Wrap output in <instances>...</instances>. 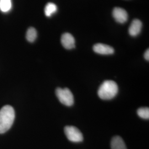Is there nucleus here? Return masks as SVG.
Returning <instances> with one entry per match:
<instances>
[{
  "label": "nucleus",
  "instance_id": "obj_1",
  "mask_svg": "<svg viewBox=\"0 0 149 149\" xmlns=\"http://www.w3.org/2000/svg\"><path fill=\"white\" fill-rule=\"evenodd\" d=\"M15 118L13 108L7 105L0 110V134L7 132L12 126Z\"/></svg>",
  "mask_w": 149,
  "mask_h": 149
},
{
  "label": "nucleus",
  "instance_id": "obj_4",
  "mask_svg": "<svg viewBox=\"0 0 149 149\" xmlns=\"http://www.w3.org/2000/svg\"><path fill=\"white\" fill-rule=\"evenodd\" d=\"M64 132L68 139L73 143H80L84 140V136L80 130L74 126H66Z\"/></svg>",
  "mask_w": 149,
  "mask_h": 149
},
{
  "label": "nucleus",
  "instance_id": "obj_8",
  "mask_svg": "<svg viewBox=\"0 0 149 149\" xmlns=\"http://www.w3.org/2000/svg\"><path fill=\"white\" fill-rule=\"evenodd\" d=\"M142 22L139 19H135L133 20L129 28V33L132 37L138 36L142 29Z\"/></svg>",
  "mask_w": 149,
  "mask_h": 149
},
{
  "label": "nucleus",
  "instance_id": "obj_7",
  "mask_svg": "<svg viewBox=\"0 0 149 149\" xmlns=\"http://www.w3.org/2000/svg\"><path fill=\"white\" fill-rule=\"evenodd\" d=\"M62 45L66 49H72L75 47V40L71 34L65 33L63 34L61 38Z\"/></svg>",
  "mask_w": 149,
  "mask_h": 149
},
{
  "label": "nucleus",
  "instance_id": "obj_13",
  "mask_svg": "<svg viewBox=\"0 0 149 149\" xmlns=\"http://www.w3.org/2000/svg\"><path fill=\"white\" fill-rule=\"evenodd\" d=\"M137 114L139 117L144 119H149V108L148 107H142L139 108Z\"/></svg>",
  "mask_w": 149,
  "mask_h": 149
},
{
  "label": "nucleus",
  "instance_id": "obj_12",
  "mask_svg": "<svg viewBox=\"0 0 149 149\" xmlns=\"http://www.w3.org/2000/svg\"><path fill=\"white\" fill-rule=\"evenodd\" d=\"M11 8V0H0V11L3 13H6L10 11Z\"/></svg>",
  "mask_w": 149,
  "mask_h": 149
},
{
  "label": "nucleus",
  "instance_id": "obj_3",
  "mask_svg": "<svg viewBox=\"0 0 149 149\" xmlns=\"http://www.w3.org/2000/svg\"><path fill=\"white\" fill-rule=\"evenodd\" d=\"M55 93L59 101L65 106H72L74 103V97L72 93L68 88H57Z\"/></svg>",
  "mask_w": 149,
  "mask_h": 149
},
{
  "label": "nucleus",
  "instance_id": "obj_6",
  "mask_svg": "<svg viewBox=\"0 0 149 149\" xmlns=\"http://www.w3.org/2000/svg\"><path fill=\"white\" fill-rule=\"evenodd\" d=\"M93 50L96 53L101 55H111L114 53V49L112 47L102 43L94 45Z\"/></svg>",
  "mask_w": 149,
  "mask_h": 149
},
{
  "label": "nucleus",
  "instance_id": "obj_5",
  "mask_svg": "<svg viewBox=\"0 0 149 149\" xmlns=\"http://www.w3.org/2000/svg\"><path fill=\"white\" fill-rule=\"evenodd\" d=\"M112 14L115 20L118 23H124L128 20V13L122 8L115 7L113 10Z\"/></svg>",
  "mask_w": 149,
  "mask_h": 149
},
{
  "label": "nucleus",
  "instance_id": "obj_11",
  "mask_svg": "<svg viewBox=\"0 0 149 149\" xmlns=\"http://www.w3.org/2000/svg\"><path fill=\"white\" fill-rule=\"evenodd\" d=\"M57 6L53 3L49 2L47 4V5L45 7L44 12L45 15L47 17H50L54 13H55L57 11Z\"/></svg>",
  "mask_w": 149,
  "mask_h": 149
},
{
  "label": "nucleus",
  "instance_id": "obj_10",
  "mask_svg": "<svg viewBox=\"0 0 149 149\" xmlns=\"http://www.w3.org/2000/svg\"><path fill=\"white\" fill-rule=\"evenodd\" d=\"M37 37V30L33 27L29 28L26 33V39L30 43H33L36 40Z\"/></svg>",
  "mask_w": 149,
  "mask_h": 149
},
{
  "label": "nucleus",
  "instance_id": "obj_9",
  "mask_svg": "<svg viewBox=\"0 0 149 149\" xmlns=\"http://www.w3.org/2000/svg\"><path fill=\"white\" fill-rule=\"evenodd\" d=\"M111 149H127L125 144L122 138L119 136L113 137L111 143Z\"/></svg>",
  "mask_w": 149,
  "mask_h": 149
},
{
  "label": "nucleus",
  "instance_id": "obj_14",
  "mask_svg": "<svg viewBox=\"0 0 149 149\" xmlns=\"http://www.w3.org/2000/svg\"><path fill=\"white\" fill-rule=\"evenodd\" d=\"M144 58L145 60H146L147 61H149V49H147L146 50V52H145L144 53Z\"/></svg>",
  "mask_w": 149,
  "mask_h": 149
},
{
  "label": "nucleus",
  "instance_id": "obj_2",
  "mask_svg": "<svg viewBox=\"0 0 149 149\" xmlns=\"http://www.w3.org/2000/svg\"><path fill=\"white\" fill-rule=\"evenodd\" d=\"M118 86L116 82L112 80L104 81L98 90V95L103 100H110L117 96Z\"/></svg>",
  "mask_w": 149,
  "mask_h": 149
}]
</instances>
